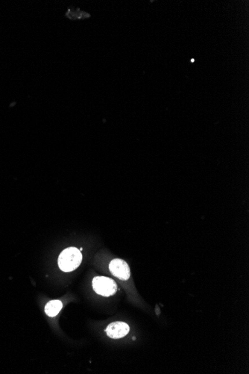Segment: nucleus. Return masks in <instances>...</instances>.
Wrapping results in <instances>:
<instances>
[{"mask_svg":"<svg viewBox=\"0 0 249 374\" xmlns=\"http://www.w3.org/2000/svg\"><path fill=\"white\" fill-rule=\"evenodd\" d=\"M82 262V254L76 247H69L62 252L58 258L60 269L64 272H71L79 267Z\"/></svg>","mask_w":249,"mask_h":374,"instance_id":"obj_1","label":"nucleus"},{"mask_svg":"<svg viewBox=\"0 0 249 374\" xmlns=\"http://www.w3.org/2000/svg\"><path fill=\"white\" fill-rule=\"evenodd\" d=\"M130 331L129 326L124 322H113L110 323L106 328V333L109 337L119 339L126 336Z\"/></svg>","mask_w":249,"mask_h":374,"instance_id":"obj_4","label":"nucleus"},{"mask_svg":"<svg viewBox=\"0 0 249 374\" xmlns=\"http://www.w3.org/2000/svg\"><path fill=\"white\" fill-rule=\"evenodd\" d=\"M109 270L114 276L118 279L126 281L131 276V271L127 262L120 258H116L109 264Z\"/></svg>","mask_w":249,"mask_h":374,"instance_id":"obj_3","label":"nucleus"},{"mask_svg":"<svg viewBox=\"0 0 249 374\" xmlns=\"http://www.w3.org/2000/svg\"><path fill=\"white\" fill-rule=\"evenodd\" d=\"M63 307V304L60 300H52L45 306V313L49 317H55Z\"/></svg>","mask_w":249,"mask_h":374,"instance_id":"obj_5","label":"nucleus"},{"mask_svg":"<svg viewBox=\"0 0 249 374\" xmlns=\"http://www.w3.org/2000/svg\"><path fill=\"white\" fill-rule=\"evenodd\" d=\"M92 285L96 293L103 297H110L113 295L117 291L116 282L113 279L105 276L94 277Z\"/></svg>","mask_w":249,"mask_h":374,"instance_id":"obj_2","label":"nucleus"}]
</instances>
